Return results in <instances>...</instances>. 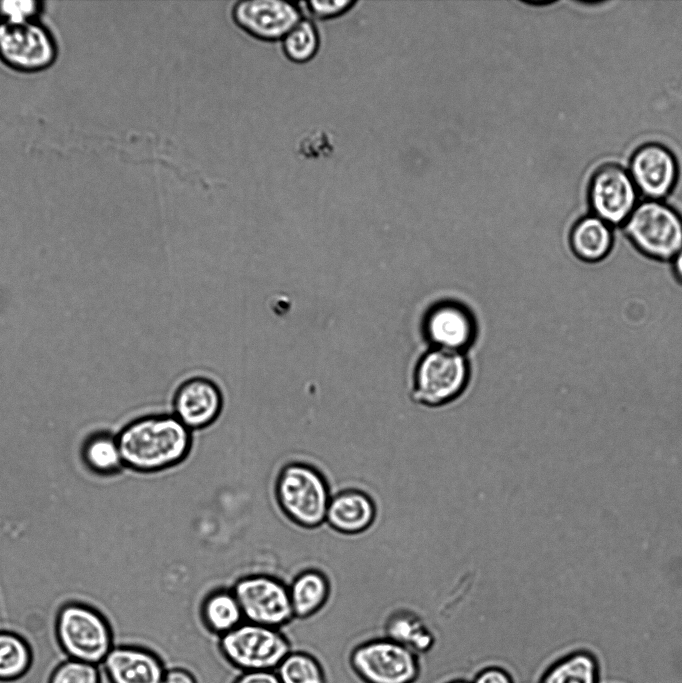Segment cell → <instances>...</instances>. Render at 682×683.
<instances>
[{"label": "cell", "instance_id": "cell-25", "mask_svg": "<svg viewBox=\"0 0 682 683\" xmlns=\"http://www.w3.org/2000/svg\"><path fill=\"white\" fill-rule=\"evenodd\" d=\"M320 48V34L311 19L303 18L282 38L281 49L288 60L304 64L312 60Z\"/></svg>", "mask_w": 682, "mask_h": 683}, {"label": "cell", "instance_id": "cell-21", "mask_svg": "<svg viewBox=\"0 0 682 683\" xmlns=\"http://www.w3.org/2000/svg\"><path fill=\"white\" fill-rule=\"evenodd\" d=\"M386 636L416 654L425 653L434 645V634L418 615L403 612L390 618L384 627Z\"/></svg>", "mask_w": 682, "mask_h": 683}, {"label": "cell", "instance_id": "cell-23", "mask_svg": "<svg viewBox=\"0 0 682 683\" xmlns=\"http://www.w3.org/2000/svg\"><path fill=\"white\" fill-rule=\"evenodd\" d=\"M32 651L19 634L0 631V682L20 679L30 669Z\"/></svg>", "mask_w": 682, "mask_h": 683}, {"label": "cell", "instance_id": "cell-31", "mask_svg": "<svg viewBox=\"0 0 682 683\" xmlns=\"http://www.w3.org/2000/svg\"><path fill=\"white\" fill-rule=\"evenodd\" d=\"M233 683H280L275 671L241 672Z\"/></svg>", "mask_w": 682, "mask_h": 683}, {"label": "cell", "instance_id": "cell-5", "mask_svg": "<svg viewBox=\"0 0 682 683\" xmlns=\"http://www.w3.org/2000/svg\"><path fill=\"white\" fill-rule=\"evenodd\" d=\"M621 228L641 253L653 259L671 261L682 248V216L661 200L638 203Z\"/></svg>", "mask_w": 682, "mask_h": 683}, {"label": "cell", "instance_id": "cell-24", "mask_svg": "<svg viewBox=\"0 0 682 683\" xmlns=\"http://www.w3.org/2000/svg\"><path fill=\"white\" fill-rule=\"evenodd\" d=\"M280 683H327L321 662L311 653L291 650L275 669Z\"/></svg>", "mask_w": 682, "mask_h": 683}, {"label": "cell", "instance_id": "cell-9", "mask_svg": "<svg viewBox=\"0 0 682 683\" xmlns=\"http://www.w3.org/2000/svg\"><path fill=\"white\" fill-rule=\"evenodd\" d=\"M231 589L247 622L281 629L295 619L288 585L275 576L245 575L238 578Z\"/></svg>", "mask_w": 682, "mask_h": 683}, {"label": "cell", "instance_id": "cell-8", "mask_svg": "<svg viewBox=\"0 0 682 683\" xmlns=\"http://www.w3.org/2000/svg\"><path fill=\"white\" fill-rule=\"evenodd\" d=\"M349 663L364 683H414L421 669L418 654L385 637L358 644Z\"/></svg>", "mask_w": 682, "mask_h": 683}, {"label": "cell", "instance_id": "cell-4", "mask_svg": "<svg viewBox=\"0 0 682 683\" xmlns=\"http://www.w3.org/2000/svg\"><path fill=\"white\" fill-rule=\"evenodd\" d=\"M470 379V364L462 352L432 348L417 361L411 390L416 404L436 408L456 400Z\"/></svg>", "mask_w": 682, "mask_h": 683}, {"label": "cell", "instance_id": "cell-16", "mask_svg": "<svg viewBox=\"0 0 682 683\" xmlns=\"http://www.w3.org/2000/svg\"><path fill=\"white\" fill-rule=\"evenodd\" d=\"M376 516L374 502L365 492L347 488L332 494L325 522L342 535H356L365 532Z\"/></svg>", "mask_w": 682, "mask_h": 683}, {"label": "cell", "instance_id": "cell-13", "mask_svg": "<svg viewBox=\"0 0 682 683\" xmlns=\"http://www.w3.org/2000/svg\"><path fill=\"white\" fill-rule=\"evenodd\" d=\"M173 415L191 431L207 428L221 414L223 395L209 378L197 376L182 382L176 389Z\"/></svg>", "mask_w": 682, "mask_h": 683}, {"label": "cell", "instance_id": "cell-22", "mask_svg": "<svg viewBox=\"0 0 682 683\" xmlns=\"http://www.w3.org/2000/svg\"><path fill=\"white\" fill-rule=\"evenodd\" d=\"M85 465L99 475L116 474L124 468L116 436L98 433L88 438L82 448Z\"/></svg>", "mask_w": 682, "mask_h": 683}, {"label": "cell", "instance_id": "cell-26", "mask_svg": "<svg viewBox=\"0 0 682 683\" xmlns=\"http://www.w3.org/2000/svg\"><path fill=\"white\" fill-rule=\"evenodd\" d=\"M97 666L67 658L55 667L48 683H100Z\"/></svg>", "mask_w": 682, "mask_h": 683}, {"label": "cell", "instance_id": "cell-19", "mask_svg": "<svg viewBox=\"0 0 682 683\" xmlns=\"http://www.w3.org/2000/svg\"><path fill=\"white\" fill-rule=\"evenodd\" d=\"M199 614L205 629L218 638L245 621L231 588L220 587L210 591L201 602Z\"/></svg>", "mask_w": 682, "mask_h": 683}, {"label": "cell", "instance_id": "cell-11", "mask_svg": "<svg viewBox=\"0 0 682 683\" xmlns=\"http://www.w3.org/2000/svg\"><path fill=\"white\" fill-rule=\"evenodd\" d=\"M233 22L251 37L281 41L302 19L296 3L280 0L237 1L231 8Z\"/></svg>", "mask_w": 682, "mask_h": 683}, {"label": "cell", "instance_id": "cell-20", "mask_svg": "<svg viewBox=\"0 0 682 683\" xmlns=\"http://www.w3.org/2000/svg\"><path fill=\"white\" fill-rule=\"evenodd\" d=\"M600 665L588 650H576L559 658L542 675L539 683H599Z\"/></svg>", "mask_w": 682, "mask_h": 683}, {"label": "cell", "instance_id": "cell-3", "mask_svg": "<svg viewBox=\"0 0 682 683\" xmlns=\"http://www.w3.org/2000/svg\"><path fill=\"white\" fill-rule=\"evenodd\" d=\"M55 635L70 659L101 665L113 645L107 619L95 608L81 602H68L57 612Z\"/></svg>", "mask_w": 682, "mask_h": 683}, {"label": "cell", "instance_id": "cell-1", "mask_svg": "<svg viewBox=\"0 0 682 683\" xmlns=\"http://www.w3.org/2000/svg\"><path fill=\"white\" fill-rule=\"evenodd\" d=\"M124 468L144 474L181 464L190 454L192 431L173 414H152L126 424L116 435Z\"/></svg>", "mask_w": 682, "mask_h": 683}, {"label": "cell", "instance_id": "cell-30", "mask_svg": "<svg viewBox=\"0 0 682 683\" xmlns=\"http://www.w3.org/2000/svg\"><path fill=\"white\" fill-rule=\"evenodd\" d=\"M471 683H514L513 676L500 666H487L473 676Z\"/></svg>", "mask_w": 682, "mask_h": 683}, {"label": "cell", "instance_id": "cell-32", "mask_svg": "<svg viewBox=\"0 0 682 683\" xmlns=\"http://www.w3.org/2000/svg\"><path fill=\"white\" fill-rule=\"evenodd\" d=\"M160 683H198L195 675L184 667H170L165 670Z\"/></svg>", "mask_w": 682, "mask_h": 683}, {"label": "cell", "instance_id": "cell-14", "mask_svg": "<svg viewBox=\"0 0 682 683\" xmlns=\"http://www.w3.org/2000/svg\"><path fill=\"white\" fill-rule=\"evenodd\" d=\"M423 329L432 348L462 353L472 344L476 332L471 312L455 302L432 306L425 315Z\"/></svg>", "mask_w": 682, "mask_h": 683}, {"label": "cell", "instance_id": "cell-10", "mask_svg": "<svg viewBox=\"0 0 682 683\" xmlns=\"http://www.w3.org/2000/svg\"><path fill=\"white\" fill-rule=\"evenodd\" d=\"M638 190L624 168L606 164L593 174L588 192L589 212L611 227H622L637 206Z\"/></svg>", "mask_w": 682, "mask_h": 683}, {"label": "cell", "instance_id": "cell-17", "mask_svg": "<svg viewBox=\"0 0 682 683\" xmlns=\"http://www.w3.org/2000/svg\"><path fill=\"white\" fill-rule=\"evenodd\" d=\"M288 590L294 618L304 620L316 615L327 604L331 583L323 571L307 568L292 579Z\"/></svg>", "mask_w": 682, "mask_h": 683}, {"label": "cell", "instance_id": "cell-33", "mask_svg": "<svg viewBox=\"0 0 682 683\" xmlns=\"http://www.w3.org/2000/svg\"><path fill=\"white\" fill-rule=\"evenodd\" d=\"M671 265L675 276L682 282V248L671 260Z\"/></svg>", "mask_w": 682, "mask_h": 683}, {"label": "cell", "instance_id": "cell-18", "mask_svg": "<svg viewBox=\"0 0 682 683\" xmlns=\"http://www.w3.org/2000/svg\"><path fill=\"white\" fill-rule=\"evenodd\" d=\"M613 239V227L591 213L581 216L570 232L573 252L587 262L605 258L612 248Z\"/></svg>", "mask_w": 682, "mask_h": 683}, {"label": "cell", "instance_id": "cell-2", "mask_svg": "<svg viewBox=\"0 0 682 683\" xmlns=\"http://www.w3.org/2000/svg\"><path fill=\"white\" fill-rule=\"evenodd\" d=\"M331 496L326 477L311 464L289 462L277 475V504L282 513L301 528L315 529L325 523Z\"/></svg>", "mask_w": 682, "mask_h": 683}, {"label": "cell", "instance_id": "cell-7", "mask_svg": "<svg viewBox=\"0 0 682 683\" xmlns=\"http://www.w3.org/2000/svg\"><path fill=\"white\" fill-rule=\"evenodd\" d=\"M59 56L53 31L42 21L0 22V62L12 71L35 74L49 69Z\"/></svg>", "mask_w": 682, "mask_h": 683}, {"label": "cell", "instance_id": "cell-27", "mask_svg": "<svg viewBox=\"0 0 682 683\" xmlns=\"http://www.w3.org/2000/svg\"><path fill=\"white\" fill-rule=\"evenodd\" d=\"M44 11V1L0 0V22L22 23L41 20Z\"/></svg>", "mask_w": 682, "mask_h": 683}, {"label": "cell", "instance_id": "cell-34", "mask_svg": "<svg viewBox=\"0 0 682 683\" xmlns=\"http://www.w3.org/2000/svg\"><path fill=\"white\" fill-rule=\"evenodd\" d=\"M447 683H471V682H468V681H465V680H453V681H450V682H447Z\"/></svg>", "mask_w": 682, "mask_h": 683}, {"label": "cell", "instance_id": "cell-12", "mask_svg": "<svg viewBox=\"0 0 682 683\" xmlns=\"http://www.w3.org/2000/svg\"><path fill=\"white\" fill-rule=\"evenodd\" d=\"M628 172L641 194L649 200L662 201L676 183L678 166L668 148L648 143L633 153Z\"/></svg>", "mask_w": 682, "mask_h": 683}, {"label": "cell", "instance_id": "cell-15", "mask_svg": "<svg viewBox=\"0 0 682 683\" xmlns=\"http://www.w3.org/2000/svg\"><path fill=\"white\" fill-rule=\"evenodd\" d=\"M101 666L109 683H160L166 670L155 652L137 645L114 646Z\"/></svg>", "mask_w": 682, "mask_h": 683}, {"label": "cell", "instance_id": "cell-6", "mask_svg": "<svg viewBox=\"0 0 682 683\" xmlns=\"http://www.w3.org/2000/svg\"><path fill=\"white\" fill-rule=\"evenodd\" d=\"M218 648L222 657L241 672L275 671L292 650L281 629L247 621L221 636Z\"/></svg>", "mask_w": 682, "mask_h": 683}, {"label": "cell", "instance_id": "cell-29", "mask_svg": "<svg viewBox=\"0 0 682 683\" xmlns=\"http://www.w3.org/2000/svg\"><path fill=\"white\" fill-rule=\"evenodd\" d=\"M332 143L328 134L321 130H310L301 137L297 144V152L305 158H318L327 156Z\"/></svg>", "mask_w": 682, "mask_h": 683}, {"label": "cell", "instance_id": "cell-28", "mask_svg": "<svg viewBox=\"0 0 682 683\" xmlns=\"http://www.w3.org/2000/svg\"><path fill=\"white\" fill-rule=\"evenodd\" d=\"M354 4L351 0H332V1H301L297 6L302 15L307 19L314 18L326 20L338 17L345 13Z\"/></svg>", "mask_w": 682, "mask_h": 683}]
</instances>
